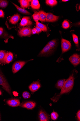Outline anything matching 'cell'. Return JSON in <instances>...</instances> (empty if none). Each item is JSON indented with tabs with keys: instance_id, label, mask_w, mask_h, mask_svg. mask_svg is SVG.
Segmentation results:
<instances>
[{
	"instance_id": "obj_1",
	"label": "cell",
	"mask_w": 80,
	"mask_h": 121,
	"mask_svg": "<svg viewBox=\"0 0 80 121\" xmlns=\"http://www.w3.org/2000/svg\"><path fill=\"white\" fill-rule=\"evenodd\" d=\"M74 78L73 74L71 75L65 81L60 93L52 98L51 100L54 102H57L61 95L70 91L73 89L74 86Z\"/></svg>"
},
{
	"instance_id": "obj_2",
	"label": "cell",
	"mask_w": 80,
	"mask_h": 121,
	"mask_svg": "<svg viewBox=\"0 0 80 121\" xmlns=\"http://www.w3.org/2000/svg\"><path fill=\"white\" fill-rule=\"evenodd\" d=\"M0 85L2 86V88L10 95H11L10 87L5 77L0 70Z\"/></svg>"
},
{
	"instance_id": "obj_3",
	"label": "cell",
	"mask_w": 80,
	"mask_h": 121,
	"mask_svg": "<svg viewBox=\"0 0 80 121\" xmlns=\"http://www.w3.org/2000/svg\"><path fill=\"white\" fill-rule=\"evenodd\" d=\"M71 43L70 41L63 39L61 40V47L62 53H64L69 50L71 48Z\"/></svg>"
},
{
	"instance_id": "obj_4",
	"label": "cell",
	"mask_w": 80,
	"mask_h": 121,
	"mask_svg": "<svg viewBox=\"0 0 80 121\" xmlns=\"http://www.w3.org/2000/svg\"><path fill=\"white\" fill-rule=\"evenodd\" d=\"M27 62L25 61H19L15 62L13 65L12 70L13 73H15L21 69L26 64Z\"/></svg>"
},
{
	"instance_id": "obj_5",
	"label": "cell",
	"mask_w": 80,
	"mask_h": 121,
	"mask_svg": "<svg viewBox=\"0 0 80 121\" xmlns=\"http://www.w3.org/2000/svg\"><path fill=\"white\" fill-rule=\"evenodd\" d=\"M53 50L47 44L39 53L38 56L40 57L48 56L50 55Z\"/></svg>"
},
{
	"instance_id": "obj_6",
	"label": "cell",
	"mask_w": 80,
	"mask_h": 121,
	"mask_svg": "<svg viewBox=\"0 0 80 121\" xmlns=\"http://www.w3.org/2000/svg\"><path fill=\"white\" fill-rule=\"evenodd\" d=\"M32 29L29 27H24L21 29L18 32V34L21 36H27L31 35Z\"/></svg>"
},
{
	"instance_id": "obj_7",
	"label": "cell",
	"mask_w": 80,
	"mask_h": 121,
	"mask_svg": "<svg viewBox=\"0 0 80 121\" xmlns=\"http://www.w3.org/2000/svg\"><path fill=\"white\" fill-rule=\"evenodd\" d=\"M69 60L70 62L75 66H76L80 63V57L77 54L75 53L73 55L69 58Z\"/></svg>"
},
{
	"instance_id": "obj_8",
	"label": "cell",
	"mask_w": 80,
	"mask_h": 121,
	"mask_svg": "<svg viewBox=\"0 0 80 121\" xmlns=\"http://www.w3.org/2000/svg\"><path fill=\"white\" fill-rule=\"evenodd\" d=\"M32 24V23L29 17L25 16L23 17L19 25L21 26H30Z\"/></svg>"
},
{
	"instance_id": "obj_9",
	"label": "cell",
	"mask_w": 80,
	"mask_h": 121,
	"mask_svg": "<svg viewBox=\"0 0 80 121\" xmlns=\"http://www.w3.org/2000/svg\"><path fill=\"white\" fill-rule=\"evenodd\" d=\"M39 118L41 121H49L50 119L49 115L42 110H40L39 112Z\"/></svg>"
},
{
	"instance_id": "obj_10",
	"label": "cell",
	"mask_w": 80,
	"mask_h": 121,
	"mask_svg": "<svg viewBox=\"0 0 80 121\" xmlns=\"http://www.w3.org/2000/svg\"><path fill=\"white\" fill-rule=\"evenodd\" d=\"M41 85L38 81L34 82L29 86V88L32 92L34 93L38 91L41 87Z\"/></svg>"
},
{
	"instance_id": "obj_11",
	"label": "cell",
	"mask_w": 80,
	"mask_h": 121,
	"mask_svg": "<svg viewBox=\"0 0 80 121\" xmlns=\"http://www.w3.org/2000/svg\"><path fill=\"white\" fill-rule=\"evenodd\" d=\"M59 17L55 16L52 13H46V22H53L58 20Z\"/></svg>"
},
{
	"instance_id": "obj_12",
	"label": "cell",
	"mask_w": 80,
	"mask_h": 121,
	"mask_svg": "<svg viewBox=\"0 0 80 121\" xmlns=\"http://www.w3.org/2000/svg\"><path fill=\"white\" fill-rule=\"evenodd\" d=\"M7 103L9 106L13 107L18 106L20 104L19 100L17 99L8 100L7 101Z\"/></svg>"
},
{
	"instance_id": "obj_13",
	"label": "cell",
	"mask_w": 80,
	"mask_h": 121,
	"mask_svg": "<svg viewBox=\"0 0 80 121\" xmlns=\"http://www.w3.org/2000/svg\"><path fill=\"white\" fill-rule=\"evenodd\" d=\"M36 106V103L33 102L29 101L26 102L23 104L21 107L28 109H32Z\"/></svg>"
},
{
	"instance_id": "obj_14",
	"label": "cell",
	"mask_w": 80,
	"mask_h": 121,
	"mask_svg": "<svg viewBox=\"0 0 80 121\" xmlns=\"http://www.w3.org/2000/svg\"><path fill=\"white\" fill-rule=\"evenodd\" d=\"M20 19V16L18 13L15 14L9 19V22L11 24H16L19 21Z\"/></svg>"
},
{
	"instance_id": "obj_15",
	"label": "cell",
	"mask_w": 80,
	"mask_h": 121,
	"mask_svg": "<svg viewBox=\"0 0 80 121\" xmlns=\"http://www.w3.org/2000/svg\"><path fill=\"white\" fill-rule=\"evenodd\" d=\"M13 53L10 52H7L5 59V63L8 64L12 62L13 59Z\"/></svg>"
},
{
	"instance_id": "obj_16",
	"label": "cell",
	"mask_w": 80,
	"mask_h": 121,
	"mask_svg": "<svg viewBox=\"0 0 80 121\" xmlns=\"http://www.w3.org/2000/svg\"><path fill=\"white\" fill-rule=\"evenodd\" d=\"M31 1L28 0H19V2L22 7L24 9L29 7L30 2Z\"/></svg>"
},
{
	"instance_id": "obj_17",
	"label": "cell",
	"mask_w": 80,
	"mask_h": 121,
	"mask_svg": "<svg viewBox=\"0 0 80 121\" xmlns=\"http://www.w3.org/2000/svg\"><path fill=\"white\" fill-rule=\"evenodd\" d=\"M32 8L34 9H40V5L39 1L38 0H32L31 1Z\"/></svg>"
},
{
	"instance_id": "obj_18",
	"label": "cell",
	"mask_w": 80,
	"mask_h": 121,
	"mask_svg": "<svg viewBox=\"0 0 80 121\" xmlns=\"http://www.w3.org/2000/svg\"><path fill=\"white\" fill-rule=\"evenodd\" d=\"M12 3L16 8L18 11L20 13L27 15H30V13L28 12L27 10L23 8H22L13 3Z\"/></svg>"
},
{
	"instance_id": "obj_19",
	"label": "cell",
	"mask_w": 80,
	"mask_h": 121,
	"mask_svg": "<svg viewBox=\"0 0 80 121\" xmlns=\"http://www.w3.org/2000/svg\"><path fill=\"white\" fill-rule=\"evenodd\" d=\"M40 16V20L42 22H45L46 18V13L44 11L41 10L39 12Z\"/></svg>"
},
{
	"instance_id": "obj_20",
	"label": "cell",
	"mask_w": 80,
	"mask_h": 121,
	"mask_svg": "<svg viewBox=\"0 0 80 121\" xmlns=\"http://www.w3.org/2000/svg\"><path fill=\"white\" fill-rule=\"evenodd\" d=\"M7 53L4 51H0V63H5V59Z\"/></svg>"
},
{
	"instance_id": "obj_21",
	"label": "cell",
	"mask_w": 80,
	"mask_h": 121,
	"mask_svg": "<svg viewBox=\"0 0 80 121\" xmlns=\"http://www.w3.org/2000/svg\"><path fill=\"white\" fill-rule=\"evenodd\" d=\"M36 26L40 28L42 31L46 32L47 31L48 29L46 25L39 22L38 21L36 22Z\"/></svg>"
},
{
	"instance_id": "obj_22",
	"label": "cell",
	"mask_w": 80,
	"mask_h": 121,
	"mask_svg": "<svg viewBox=\"0 0 80 121\" xmlns=\"http://www.w3.org/2000/svg\"><path fill=\"white\" fill-rule=\"evenodd\" d=\"M65 79H63L58 81L56 85V87L59 90L61 89L65 81Z\"/></svg>"
},
{
	"instance_id": "obj_23",
	"label": "cell",
	"mask_w": 80,
	"mask_h": 121,
	"mask_svg": "<svg viewBox=\"0 0 80 121\" xmlns=\"http://www.w3.org/2000/svg\"><path fill=\"white\" fill-rule=\"evenodd\" d=\"M47 44L53 50L57 46L56 40L55 39H53L49 41Z\"/></svg>"
},
{
	"instance_id": "obj_24",
	"label": "cell",
	"mask_w": 80,
	"mask_h": 121,
	"mask_svg": "<svg viewBox=\"0 0 80 121\" xmlns=\"http://www.w3.org/2000/svg\"><path fill=\"white\" fill-rule=\"evenodd\" d=\"M46 1L47 5L51 7L56 5L58 3L57 1L56 0H46Z\"/></svg>"
},
{
	"instance_id": "obj_25",
	"label": "cell",
	"mask_w": 80,
	"mask_h": 121,
	"mask_svg": "<svg viewBox=\"0 0 80 121\" xmlns=\"http://www.w3.org/2000/svg\"><path fill=\"white\" fill-rule=\"evenodd\" d=\"M8 2L6 0H0V7L4 9L8 5Z\"/></svg>"
},
{
	"instance_id": "obj_26",
	"label": "cell",
	"mask_w": 80,
	"mask_h": 121,
	"mask_svg": "<svg viewBox=\"0 0 80 121\" xmlns=\"http://www.w3.org/2000/svg\"><path fill=\"white\" fill-rule=\"evenodd\" d=\"M32 17L34 20L36 22L40 20V17L39 12H36L34 13Z\"/></svg>"
},
{
	"instance_id": "obj_27",
	"label": "cell",
	"mask_w": 80,
	"mask_h": 121,
	"mask_svg": "<svg viewBox=\"0 0 80 121\" xmlns=\"http://www.w3.org/2000/svg\"><path fill=\"white\" fill-rule=\"evenodd\" d=\"M62 27L64 29H67L70 27V25L68 21L65 20L62 23Z\"/></svg>"
},
{
	"instance_id": "obj_28",
	"label": "cell",
	"mask_w": 80,
	"mask_h": 121,
	"mask_svg": "<svg viewBox=\"0 0 80 121\" xmlns=\"http://www.w3.org/2000/svg\"><path fill=\"white\" fill-rule=\"evenodd\" d=\"M8 36V35L7 34L5 33L3 28L0 27V37L4 38H6Z\"/></svg>"
},
{
	"instance_id": "obj_29",
	"label": "cell",
	"mask_w": 80,
	"mask_h": 121,
	"mask_svg": "<svg viewBox=\"0 0 80 121\" xmlns=\"http://www.w3.org/2000/svg\"><path fill=\"white\" fill-rule=\"evenodd\" d=\"M51 116L52 119L54 120H57L59 117V115L57 113L54 112L51 113Z\"/></svg>"
},
{
	"instance_id": "obj_30",
	"label": "cell",
	"mask_w": 80,
	"mask_h": 121,
	"mask_svg": "<svg viewBox=\"0 0 80 121\" xmlns=\"http://www.w3.org/2000/svg\"><path fill=\"white\" fill-rule=\"evenodd\" d=\"M74 42L76 45H78L79 43V40L78 37L75 34L72 35Z\"/></svg>"
},
{
	"instance_id": "obj_31",
	"label": "cell",
	"mask_w": 80,
	"mask_h": 121,
	"mask_svg": "<svg viewBox=\"0 0 80 121\" xmlns=\"http://www.w3.org/2000/svg\"><path fill=\"white\" fill-rule=\"evenodd\" d=\"M31 95L28 92L25 91L23 93L22 96L25 99H28L30 97Z\"/></svg>"
},
{
	"instance_id": "obj_32",
	"label": "cell",
	"mask_w": 80,
	"mask_h": 121,
	"mask_svg": "<svg viewBox=\"0 0 80 121\" xmlns=\"http://www.w3.org/2000/svg\"><path fill=\"white\" fill-rule=\"evenodd\" d=\"M35 28L37 32V34H39L40 32H41L42 31V30L40 28L37 26Z\"/></svg>"
},
{
	"instance_id": "obj_33",
	"label": "cell",
	"mask_w": 80,
	"mask_h": 121,
	"mask_svg": "<svg viewBox=\"0 0 80 121\" xmlns=\"http://www.w3.org/2000/svg\"><path fill=\"white\" fill-rule=\"evenodd\" d=\"M76 117L78 121H80V110L78 111L76 114Z\"/></svg>"
},
{
	"instance_id": "obj_34",
	"label": "cell",
	"mask_w": 80,
	"mask_h": 121,
	"mask_svg": "<svg viewBox=\"0 0 80 121\" xmlns=\"http://www.w3.org/2000/svg\"><path fill=\"white\" fill-rule=\"evenodd\" d=\"M4 13L3 11L0 9V17L4 18Z\"/></svg>"
},
{
	"instance_id": "obj_35",
	"label": "cell",
	"mask_w": 80,
	"mask_h": 121,
	"mask_svg": "<svg viewBox=\"0 0 80 121\" xmlns=\"http://www.w3.org/2000/svg\"><path fill=\"white\" fill-rule=\"evenodd\" d=\"M32 33L33 34H37V32L35 28L32 30Z\"/></svg>"
},
{
	"instance_id": "obj_36",
	"label": "cell",
	"mask_w": 80,
	"mask_h": 121,
	"mask_svg": "<svg viewBox=\"0 0 80 121\" xmlns=\"http://www.w3.org/2000/svg\"><path fill=\"white\" fill-rule=\"evenodd\" d=\"M68 1H69V0H62V1L64 2H66Z\"/></svg>"
},
{
	"instance_id": "obj_37",
	"label": "cell",
	"mask_w": 80,
	"mask_h": 121,
	"mask_svg": "<svg viewBox=\"0 0 80 121\" xmlns=\"http://www.w3.org/2000/svg\"><path fill=\"white\" fill-rule=\"evenodd\" d=\"M2 95V93L1 91L0 90V95Z\"/></svg>"
},
{
	"instance_id": "obj_38",
	"label": "cell",
	"mask_w": 80,
	"mask_h": 121,
	"mask_svg": "<svg viewBox=\"0 0 80 121\" xmlns=\"http://www.w3.org/2000/svg\"><path fill=\"white\" fill-rule=\"evenodd\" d=\"M1 120V115H0V121Z\"/></svg>"
}]
</instances>
